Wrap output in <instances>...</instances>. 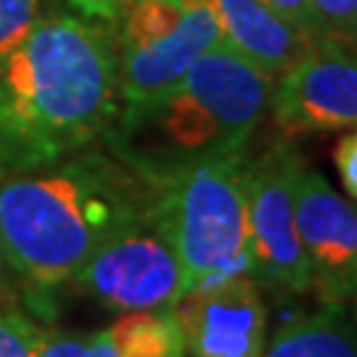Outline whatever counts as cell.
<instances>
[{
	"instance_id": "6da1fadb",
	"label": "cell",
	"mask_w": 357,
	"mask_h": 357,
	"mask_svg": "<svg viewBox=\"0 0 357 357\" xmlns=\"http://www.w3.org/2000/svg\"><path fill=\"white\" fill-rule=\"evenodd\" d=\"M119 114L114 38L88 16L38 19L0 66V180L106 138Z\"/></svg>"
},
{
	"instance_id": "7a4b0ae2",
	"label": "cell",
	"mask_w": 357,
	"mask_h": 357,
	"mask_svg": "<svg viewBox=\"0 0 357 357\" xmlns=\"http://www.w3.org/2000/svg\"><path fill=\"white\" fill-rule=\"evenodd\" d=\"M153 196L156 188L143 175L96 146L0 180V241L8 268L29 289L53 291Z\"/></svg>"
},
{
	"instance_id": "3957f363",
	"label": "cell",
	"mask_w": 357,
	"mask_h": 357,
	"mask_svg": "<svg viewBox=\"0 0 357 357\" xmlns=\"http://www.w3.org/2000/svg\"><path fill=\"white\" fill-rule=\"evenodd\" d=\"M273 79L241 53L217 43L172 90L116 114L106 149L146 180L204 159L249 151L268 112Z\"/></svg>"
},
{
	"instance_id": "277c9868",
	"label": "cell",
	"mask_w": 357,
	"mask_h": 357,
	"mask_svg": "<svg viewBox=\"0 0 357 357\" xmlns=\"http://www.w3.org/2000/svg\"><path fill=\"white\" fill-rule=\"evenodd\" d=\"M246 162L249 151H241L149 180L178 252L183 294L222 275L249 273Z\"/></svg>"
},
{
	"instance_id": "5b68a950",
	"label": "cell",
	"mask_w": 357,
	"mask_h": 357,
	"mask_svg": "<svg viewBox=\"0 0 357 357\" xmlns=\"http://www.w3.org/2000/svg\"><path fill=\"white\" fill-rule=\"evenodd\" d=\"M305 172V156L286 135L246 162L249 273L275 291H312L310 262L296 228V191Z\"/></svg>"
},
{
	"instance_id": "8992f818",
	"label": "cell",
	"mask_w": 357,
	"mask_h": 357,
	"mask_svg": "<svg viewBox=\"0 0 357 357\" xmlns=\"http://www.w3.org/2000/svg\"><path fill=\"white\" fill-rule=\"evenodd\" d=\"M69 283L116 312L175 305L183 296V273L159 199L116 228Z\"/></svg>"
},
{
	"instance_id": "52a82bcc",
	"label": "cell",
	"mask_w": 357,
	"mask_h": 357,
	"mask_svg": "<svg viewBox=\"0 0 357 357\" xmlns=\"http://www.w3.org/2000/svg\"><path fill=\"white\" fill-rule=\"evenodd\" d=\"M268 109L286 138L357 128V53L315 40L270 90Z\"/></svg>"
},
{
	"instance_id": "ba28073f",
	"label": "cell",
	"mask_w": 357,
	"mask_h": 357,
	"mask_svg": "<svg viewBox=\"0 0 357 357\" xmlns=\"http://www.w3.org/2000/svg\"><path fill=\"white\" fill-rule=\"evenodd\" d=\"M191 357H262L268 305L249 273H233L185 291L172 305Z\"/></svg>"
},
{
	"instance_id": "9c48e42d",
	"label": "cell",
	"mask_w": 357,
	"mask_h": 357,
	"mask_svg": "<svg viewBox=\"0 0 357 357\" xmlns=\"http://www.w3.org/2000/svg\"><path fill=\"white\" fill-rule=\"evenodd\" d=\"M296 228L320 302L357 299V209L315 169L302 175L296 191Z\"/></svg>"
},
{
	"instance_id": "30bf717a",
	"label": "cell",
	"mask_w": 357,
	"mask_h": 357,
	"mask_svg": "<svg viewBox=\"0 0 357 357\" xmlns=\"http://www.w3.org/2000/svg\"><path fill=\"white\" fill-rule=\"evenodd\" d=\"M222 43L212 0H191L180 24L149 45L116 51L119 114L135 112L172 90L188 75L199 56Z\"/></svg>"
},
{
	"instance_id": "8fae6325",
	"label": "cell",
	"mask_w": 357,
	"mask_h": 357,
	"mask_svg": "<svg viewBox=\"0 0 357 357\" xmlns=\"http://www.w3.org/2000/svg\"><path fill=\"white\" fill-rule=\"evenodd\" d=\"M222 43L238 51L275 82L312 45L315 38L268 8L262 0H212Z\"/></svg>"
},
{
	"instance_id": "7c38bea8",
	"label": "cell",
	"mask_w": 357,
	"mask_h": 357,
	"mask_svg": "<svg viewBox=\"0 0 357 357\" xmlns=\"http://www.w3.org/2000/svg\"><path fill=\"white\" fill-rule=\"evenodd\" d=\"M90 357H185L175 310H132L103 328L88 333Z\"/></svg>"
},
{
	"instance_id": "4fadbf2b",
	"label": "cell",
	"mask_w": 357,
	"mask_h": 357,
	"mask_svg": "<svg viewBox=\"0 0 357 357\" xmlns=\"http://www.w3.org/2000/svg\"><path fill=\"white\" fill-rule=\"evenodd\" d=\"M262 357H357V323L344 305H323L283 323Z\"/></svg>"
},
{
	"instance_id": "5bb4252c",
	"label": "cell",
	"mask_w": 357,
	"mask_h": 357,
	"mask_svg": "<svg viewBox=\"0 0 357 357\" xmlns=\"http://www.w3.org/2000/svg\"><path fill=\"white\" fill-rule=\"evenodd\" d=\"M45 331L22 310L0 305V357H38Z\"/></svg>"
},
{
	"instance_id": "9a60e30c",
	"label": "cell",
	"mask_w": 357,
	"mask_h": 357,
	"mask_svg": "<svg viewBox=\"0 0 357 357\" xmlns=\"http://www.w3.org/2000/svg\"><path fill=\"white\" fill-rule=\"evenodd\" d=\"M318 40L357 43V0H310Z\"/></svg>"
},
{
	"instance_id": "2e32d148",
	"label": "cell",
	"mask_w": 357,
	"mask_h": 357,
	"mask_svg": "<svg viewBox=\"0 0 357 357\" xmlns=\"http://www.w3.org/2000/svg\"><path fill=\"white\" fill-rule=\"evenodd\" d=\"M38 0H0V66L38 24Z\"/></svg>"
},
{
	"instance_id": "e0dca14e",
	"label": "cell",
	"mask_w": 357,
	"mask_h": 357,
	"mask_svg": "<svg viewBox=\"0 0 357 357\" xmlns=\"http://www.w3.org/2000/svg\"><path fill=\"white\" fill-rule=\"evenodd\" d=\"M333 165L344 191L357 202V128L344 132L333 146Z\"/></svg>"
},
{
	"instance_id": "ac0fdd59",
	"label": "cell",
	"mask_w": 357,
	"mask_h": 357,
	"mask_svg": "<svg viewBox=\"0 0 357 357\" xmlns=\"http://www.w3.org/2000/svg\"><path fill=\"white\" fill-rule=\"evenodd\" d=\"M38 357H90L88 336H82V333L45 331V339L40 344Z\"/></svg>"
},
{
	"instance_id": "d6986e66",
	"label": "cell",
	"mask_w": 357,
	"mask_h": 357,
	"mask_svg": "<svg viewBox=\"0 0 357 357\" xmlns=\"http://www.w3.org/2000/svg\"><path fill=\"white\" fill-rule=\"evenodd\" d=\"M268 8H273L275 13H281L283 19H289L291 24H296L299 29H305L307 35L318 40L315 32V19L310 11V0H262Z\"/></svg>"
},
{
	"instance_id": "ffe728a7",
	"label": "cell",
	"mask_w": 357,
	"mask_h": 357,
	"mask_svg": "<svg viewBox=\"0 0 357 357\" xmlns=\"http://www.w3.org/2000/svg\"><path fill=\"white\" fill-rule=\"evenodd\" d=\"M128 0H69V6L88 19H101V22H114L116 13L125 8Z\"/></svg>"
},
{
	"instance_id": "44dd1931",
	"label": "cell",
	"mask_w": 357,
	"mask_h": 357,
	"mask_svg": "<svg viewBox=\"0 0 357 357\" xmlns=\"http://www.w3.org/2000/svg\"><path fill=\"white\" fill-rule=\"evenodd\" d=\"M11 268H8V259H6V252H3V241H0V305H8L6 299L11 296Z\"/></svg>"
},
{
	"instance_id": "7402d4cb",
	"label": "cell",
	"mask_w": 357,
	"mask_h": 357,
	"mask_svg": "<svg viewBox=\"0 0 357 357\" xmlns=\"http://www.w3.org/2000/svg\"><path fill=\"white\" fill-rule=\"evenodd\" d=\"M349 305H352V310H349V315H352V320H355V323H357V299H352Z\"/></svg>"
}]
</instances>
